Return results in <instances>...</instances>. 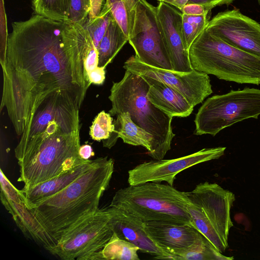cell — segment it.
Returning a JSON list of instances; mask_svg holds the SVG:
<instances>
[{"label":"cell","mask_w":260,"mask_h":260,"mask_svg":"<svg viewBox=\"0 0 260 260\" xmlns=\"http://www.w3.org/2000/svg\"><path fill=\"white\" fill-rule=\"evenodd\" d=\"M5 56L1 109L15 132L25 133L41 104L57 92L81 106L86 92L74 79L70 62L80 46L82 25L36 14L12 24Z\"/></svg>","instance_id":"obj_1"},{"label":"cell","mask_w":260,"mask_h":260,"mask_svg":"<svg viewBox=\"0 0 260 260\" xmlns=\"http://www.w3.org/2000/svg\"><path fill=\"white\" fill-rule=\"evenodd\" d=\"M79 131L77 123L53 120L43 132L18 143L14 151L19 166L18 181L24 184L23 188L47 181L88 160L79 155Z\"/></svg>","instance_id":"obj_2"},{"label":"cell","mask_w":260,"mask_h":260,"mask_svg":"<svg viewBox=\"0 0 260 260\" xmlns=\"http://www.w3.org/2000/svg\"><path fill=\"white\" fill-rule=\"evenodd\" d=\"M114 168L112 158L98 157L90 168L68 186L29 210L58 241L73 224L99 209Z\"/></svg>","instance_id":"obj_3"},{"label":"cell","mask_w":260,"mask_h":260,"mask_svg":"<svg viewBox=\"0 0 260 260\" xmlns=\"http://www.w3.org/2000/svg\"><path fill=\"white\" fill-rule=\"evenodd\" d=\"M149 85L141 76L125 70L122 79L113 82L109 99L111 116L128 112L133 121L153 136L152 150L149 154L154 159H163L171 148L175 134L173 117L152 104L147 98Z\"/></svg>","instance_id":"obj_4"},{"label":"cell","mask_w":260,"mask_h":260,"mask_svg":"<svg viewBox=\"0 0 260 260\" xmlns=\"http://www.w3.org/2000/svg\"><path fill=\"white\" fill-rule=\"evenodd\" d=\"M188 52L195 71L227 81L260 85V56L231 45L205 29Z\"/></svg>","instance_id":"obj_5"},{"label":"cell","mask_w":260,"mask_h":260,"mask_svg":"<svg viewBox=\"0 0 260 260\" xmlns=\"http://www.w3.org/2000/svg\"><path fill=\"white\" fill-rule=\"evenodd\" d=\"M185 192L169 184L146 182L118 189L109 207L119 209L142 222L171 221L193 225Z\"/></svg>","instance_id":"obj_6"},{"label":"cell","mask_w":260,"mask_h":260,"mask_svg":"<svg viewBox=\"0 0 260 260\" xmlns=\"http://www.w3.org/2000/svg\"><path fill=\"white\" fill-rule=\"evenodd\" d=\"M260 115V89L246 87L208 98L196 114L194 134L215 136L221 130Z\"/></svg>","instance_id":"obj_7"},{"label":"cell","mask_w":260,"mask_h":260,"mask_svg":"<svg viewBox=\"0 0 260 260\" xmlns=\"http://www.w3.org/2000/svg\"><path fill=\"white\" fill-rule=\"evenodd\" d=\"M107 209L77 221L58 241L53 255L63 260H103L102 251L114 232Z\"/></svg>","instance_id":"obj_8"},{"label":"cell","mask_w":260,"mask_h":260,"mask_svg":"<svg viewBox=\"0 0 260 260\" xmlns=\"http://www.w3.org/2000/svg\"><path fill=\"white\" fill-rule=\"evenodd\" d=\"M128 42L141 62L151 67L173 70L159 25L156 7L146 0H138L133 35Z\"/></svg>","instance_id":"obj_9"},{"label":"cell","mask_w":260,"mask_h":260,"mask_svg":"<svg viewBox=\"0 0 260 260\" xmlns=\"http://www.w3.org/2000/svg\"><path fill=\"white\" fill-rule=\"evenodd\" d=\"M123 67L136 74L164 82L182 94L193 107L213 92L209 76L195 70L180 72L157 68L141 62L136 55L128 58Z\"/></svg>","instance_id":"obj_10"},{"label":"cell","mask_w":260,"mask_h":260,"mask_svg":"<svg viewBox=\"0 0 260 260\" xmlns=\"http://www.w3.org/2000/svg\"><path fill=\"white\" fill-rule=\"evenodd\" d=\"M185 194L192 203L201 209L226 250L230 230L233 226L231 210L236 200L234 193L216 183L205 182Z\"/></svg>","instance_id":"obj_11"},{"label":"cell","mask_w":260,"mask_h":260,"mask_svg":"<svg viewBox=\"0 0 260 260\" xmlns=\"http://www.w3.org/2000/svg\"><path fill=\"white\" fill-rule=\"evenodd\" d=\"M226 147L203 148L182 157L170 159H153L141 163L128 171L129 185L165 181L173 186L176 176L196 165L218 159L223 155Z\"/></svg>","instance_id":"obj_12"},{"label":"cell","mask_w":260,"mask_h":260,"mask_svg":"<svg viewBox=\"0 0 260 260\" xmlns=\"http://www.w3.org/2000/svg\"><path fill=\"white\" fill-rule=\"evenodd\" d=\"M205 29L231 45L260 56V23L238 9L218 13Z\"/></svg>","instance_id":"obj_13"},{"label":"cell","mask_w":260,"mask_h":260,"mask_svg":"<svg viewBox=\"0 0 260 260\" xmlns=\"http://www.w3.org/2000/svg\"><path fill=\"white\" fill-rule=\"evenodd\" d=\"M156 8L159 25L173 70L180 72L194 70L190 64L189 52L185 49L183 44L181 11L162 2H159Z\"/></svg>","instance_id":"obj_14"},{"label":"cell","mask_w":260,"mask_h":260,"mask_svg":"<svg viewBox=\"0 0 260 260\" xmlns=\"http://www.w3.org/2000/svg\"><path fill=\"white\" fill-rule=\"evenodd\" d=\"M143 225L148 236L167 254L189 247L200 233L191 224L177 221H150Z\"/></svg>","instance_id":"obj_15"},{"label":"cell","mask_w":260,"mask_h":260,"mask_svg":"<svg viewBox=\"0 0 260 260\" xmlns=\"http://www.w3.org/2000/svg\"><path fill=\"white\" fill-rule=\"evenodd\" d=\"M110 215V224L114 233L120 238L135 244L143 252L162 259L167 254L148 236L143 222L114 207L108 208Z\"/></svg>","instance_id":"obj_16"},{"label":"cell","mask_w":260,"mask_h":260,"mask_svg":"<svg viewBox=\"0 0 260 260\" xmlns=\"http://www.w3.org/2000/svg\"><path fill=\"white\" fill-rule=\"evenodd\" d=\"M1 202L24 235L53 254L57 240L26 207L22 196L14 200Z\"/></svg>","instance_id":"obj_17"},{"label":"cell","mask_w":260,"mask_h":260,"mask_svg":"<svg viewBox=\"0 0 260 260\" xmlns=\"http://www.w3.org/2000/svg\"><path fill=\"white\" fill-rule=\"evenodd\" d=\"M140 76L149 85V101L157 108L173 117H186L192 113L194 107L179 92L161 81Z\"/></svg>","instance_id":"obj_18"},{"label":"cell","mask_w":260,"mask_h":260,"mask_svg":"<svg viewBox=\"0 0 260 260\" xmlns=\"http://www.w3.org/2000/svg\"><path fill=\"white\" fill-rule=\"evenodd\" d=\"M95 159H89L72 170L34 186L20 190L25 205L30 209L60 191L90 168Z\"/></svg>","instance_id":"obj_19"},{"label":"cell","mask_w":260,"mask_h":260,"mask_svg":"<svg viewBox=\"0 0 260 260\" xmlns=\"http://www.w3.org/2000/svg\"><path fill=\"white\" fill-rule=\"evenodd\" d=\"M116 116L113 122L114 131L108 139L103 141V146L110 149L120 138L125 143L144 147L149 155L152 150V135L135 124L128 112H122Z\"/></svg>","instance_id":"obj_20"},{"label":"cell","mask_w":260,"mask_h":260,"mask_svg":"<svg viewBox=\"0 0 260 260\" xmlns=\"http://www.w3.org/2000/svg\"><path fill=\"white\" fill-rule=\"evenodd\" d=\"M220 253L201 233L196 241L189 247L169 254L166 259L173 260H232Z\"/></svg>","instance_id":"obj_21"},{"label":"cell","mask_w":260,"mask_h":260,"mask_svg":"<svg viewBox=\"0 0 260 260\" xmlns=\"http://www.w3.org/2000/svg\"><path fill=\"white\" fill-rule=\"evenodd\" d=\"M127 41L128 39L113 18L97 48L98 67L106 68Z\"/></svg>","instance_id":"obj_22"},{"label":"cell","mask_w":260,"mask_h":260,"mask_svg":"<svg viewBox=\"0 0 260 260\" xmlns=\"http://www.w3.org/2000/svg\"><path fill=\"white\" fill-rule=\"evenodd\" d=\"M114 19L120 26L128 40L133 36L138 0H105Z\"/></svg>","instance_id":"obj_23"},{"label":"cell","mask_w":260,"mask_h":260,"mask_svg":"<svg viewBox=\"0 0 260 260\" xmlns=\"http://www.w3.org/2000/svg\"><path fill=\"white\" fill-rule=\"evenodd\" d=\"M138 247L114 233L102 251L104 259L140 260Z\"/></svg>","instance_id":"obj_24"},{"label":"cell","mask_w":260,"mask_h":260,"mask_svg":"<svg viewBox=\"0 0 260 260\" xmlns=\"http://www.w3.org/2000/svg\"><path fill=\"white\" fill-rule=\"evenodd\" d=\"M71 0H32L35 14L52 20L69 21Z\"/></svg>","instance_id":"obj_25"},{"label":"cell","mask_w":260,"mask_h":260,"mask_svg":"<svg viewBox=\"0 0 260 260\" xmlns=\"http://www.w3.org/2000/svg\"><path fill=\"white\" fill-rule=\"evenodd\" d=\"M210 12L202 14L182 13V35L184 47L189 49L199 35L205 29L208 21Z\"/></svg>","instance_id":"obj_26"},{"label":"cell","mask_w":260,"mask_h":260,"mask_svg":"<svg viewBox=\"0 0 260 260\" xmlns=\"http://www.w3.org/2000/svg\"><path fill=\"white\" fill-rule=\"evenodd\" d=\"M113 18L110 9L105 3L100 14L93 19L87 20L83 25L89 33L96 48Z\"/></svg>","instance_id":"obj_27"},{"label":"cell","mask_w":260,"mask_h":260,"mask_svg":"<svg viewBox=\"0 0 260 260\" xmlns=\"http://www.w3.org/2000/svg\"><path fill=\"white\" fill-rule=\"evenodd\" d=\"M114 131L111 115L102 111L94 119L90 127L89 135L93 140L104 141L110 137Z\"/></svg>","instance_id":"obj_28"},{"label":"cell","mask_w":260,"mask_h":260,"mask_svg":"<svg viewBox=\"0 0 260 260\" xmlns=\"http://www.w3.org/2000/svg\"><path fill=\"white\" fill-rule=\"evenodd\" d=\"M91 0H71L69 21L84 25L90 10Z\"/></svg>","instance_id":"obj_29"},{"label":"cell","mask_w":260,"mask_h":260,"mask_svg":"<svg viewBox=\"0 0 260 260\" xmlns=\"http://www.w3.org/2000/svg\"><path fill=\"white\" fill-rule=\"evenodd\" d=\"M234 1V0H189L188 3L202 5L205 7L207 11L210 12L211 9L216 6L224 5H229L232 4Z\"/></svg>","instance_id":"obj_30"},{"label":"cell","mask_w":260,"mask_h":260,"mask_svg":"<svg viewBox=\"0 0 260 260\" xmlns=\"http://www.w3.org/2000/svg\"><path fill=\"white\" fill-rule=\"evenodd\" d=\"M105 67H98L89 73L88 79L90 84L101 85L104 83L105 79Z\"/></svg>","instance_id":"obj_31"},{"label":"cell","mask_w":260,"mask_h":260,"mask_svg":"<svg viewBox=\"0 0 260 260\" xmlns=\"http://www.w3.org/2000/svg\"><path fill=\"white\" fill-rule=\"evenodd\" d=\"M181 12L182 13L188 14H202L210 12L202 5L190 3L186 5L181 10Z\"/></svg>","instance_id":"obj_32"},{"label":"cell","mask_w":260,"mask_h":260,"mask_svg":"<svg viewBox=\"0 0 260 260\" xmlns=\"http://www.w3.org/2000/svg\"><path fill=\"white\" fill-rule=\"evenodd\" d=\"M105 0H91L90 10L87 20H90L97 16L101 12Z\"/></svg>","instance_id":"obj_33"},{"label":"cell","mask_w":260,"mask_h":260,"mask_svg":"<svg viewBox=\"0 0 260 260\" xmlns=\"http://www.w3.org/2000/svg\"><path fill=\"white\" fill-rule=\"evenodd\" d=\"M79 153L80 157L84 160H89L94 155V152L91 146L88 144L81 145L79 148Z\"/></svg>","instance_id":"obj_34"},{"label":"cell","mask_w":260,"mask_h":260,"mask_svg":"<svg viewBox=\"0 0 260 260\" xmlns=\"http://www.w3.org/2000/svg\"><path fill=\"white\" fill-rule=\"evenodd\" d=\"M158 2H162L169 4L181 11L182 8L187 5L189 0H156Z\"/></svg>","instance_id":"obj_35"},{"label":"cell","mask_w":260,"mask_h":260,"mask_svg":"<svg viewBox=\"0 0 260 260\" xmlns=\"http://www.w3.org/2000/svg\"><path fill=\"white\" fill-rule=\"evenodd\" d=\"M257 1L258 2V4L260 5V0H257Z\"/></svg>","instance_id":"obj_36"}]
</instances>
